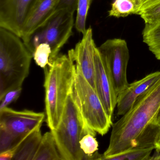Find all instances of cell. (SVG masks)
Wrapping results in <instances>:
<instances>
[{
	"label": "cell",
	"mask_w": 160,
	"mask_h": 160,
	"mask_svg": "<svg viewBox=\"0 0 160 160\" xmlns=\"http://www.w3.org/2000/svg\"><path fill=\"white\" fill-rule=\"evenodd\" d=\"M160 110V78L139 96L132 107L112 125L109 145L101 160L132 148L138 137L151 123L155 122Z\"/></svg>",
	"instance_id": "1"
},
{
	"label": "cell",
	"mask_w": 160,
	"mask_h": 160,
	"mask_svg": "<svg viewBox=\"0 0 160 160\" xmlns=\"http://www.w3.org/2000/svg\"><path fill=\"white\" fill-rule=\"evenodd\" d=\"M44 87L46 122L50 130L59 124L68 96L72 92L76 64L71 54L59 55L44 68Z\"/></svg>",
	"instance_id": "2"
},
{
	"label": "cell",
	"mask_w": 160,
	"mask_h": 160,
	"mask_svg": "<svg viewBox=\"0 0 160 160\" xmlns=\"http://www.w3.org/2000/svg\"><path fill=\"white\" fill-rule=\"evenodd\" d=\"M32 58L22 38L0 28V98L22 88L29 74Z\"/></svg>",
	"instance_id": "3"
},
{
	"label": "cell",
	"mask_w": 160,
	"mask_h": 160,
	"mask_svg": "<svg viewBox=\"0 0 160 160\" xmlns=\"http://www.w3.org/2000/svg\"><path fill=\"white\" fill-rule=\"evenodd\" d=\"M50 131L63 160H90L91 155L83 152L79 142L86 134L95 136L96 132L83 119L72 92L68 96L59 124Z\"/></svg>",
	"instance_id": "4"
},
{
	"label": "cell",
	"mask_w": 160,
	"mask_h": 160,
	"mask_svg": "<svg viewBox=\"0 0 160 160\" xmlns=\"http://www.w3.org/2000/svg\"><path fill=\"white\" fill-rule=\"evenodd\" d=\"M73 15L66 10L56 11L32 32L22 37L24 43L32 54L41 44H45L51 48L52 54L49 59L50 64L48 66L53 63L72 34L75 25Z\"/></svg>",
	"instance_id": "5"
},
{
	"label": "cell",
	"mask_w": 160,
	"mask_h": 160,
	"mask_svg": "<svg viewBox=\"0 0 160 160\" xmlns=\"http://www.w3.org/2000/svg\"><path fill=\"white\" fill-rule=\"evenodd\" d=\"M72 94L87 125L102 136L113 125L96 90L76 67Z\"/></svg>",
	"instance_id": "6"
},
{
	"label": "cell",
	"mask_w": 160,
	"mask_h": 160,
	"mask_svg": "<svg viewBox=\"0 0 160 160\" xmlns=\"http://www.w3.org/2000/svg\"><path fill=\"white\" fill-rule=\"evenodd\" d=\"M44 112L18 111L7 107L0 109V153L14 149L45 119Z\"/></svg>",
	"instance_id": "7"
},
{
	"label": "cell",
	"mask_w": 160,
	"mask_h": 160,
	"mask_svg": "<svg viewBox=\"0 0 160 160\" xmlns=\"http://www.w3.org/2000/svg\"><path fill=\"white\" fill-rule=\"evenodd\" d=\"M98 48L107 63L118 95L129 85L127 69L130 53L127 42L118 38L108 39Z\"/></svg>",
	"instance_id": "8"
},
{
	"label": "cell",
	"mask_w": 160,
	"mask_h": 160,
	"mask_svg": "<svg viewBox=\"0 0 160 160\" xmlns=\"http://www.w3.org/2000/svg\"><path fill=\"white\" fill-rule=\"evenodd\" d=\"M37 0H0V28L21 38L26 21Z\"/></svg>",
	"instance_id": "9"
},
{
	"label": "cell",
	"mask_w": 160,
	"mask_h": 160,
	"mask_svg": "<svg viewBox=\"0 0 160 160\" xmlns=\"http://www.w3.org/2000/svg\"><path fill=\"white\" fill-rule=\"evenodd\" d=\"M95 90L110 118L117 105L118 94L107 63L96 47L95 49Z\"/></svg>",
	"instance_id": "10"
},
{
	"label": "cell",
	"mask_w": 160,
	"mask_h": 160,
	"mask_svg": "<svg viewBox=\"0 0 160 160\" xmlns=\"http://www.w3.org/2000/svg\"><path fill=\"white\" fill-rule=\"evenodd\" d=\"M96 46L90 27L83 34L82 40L78 42L74 49L68 52L71 54L76 67L95 90V49Z\"/></svg>",
	"instance_id": "11"
},
{
	"label": "cell",
	"mask_w": 160,
	"mask_h": 160,
	"mask_svg": "<svg viewBox=\"0 0 160 160\" xmlns=\"http://www.w3.org/2000/svg\"><path fill=\"white\" fill-rule=\"evenodd\" d=\"M160 78V71L151 73L140 80L131 84L118 96L117 114H125L136 101L137 99L149 90Z\"/></svg>",
	"instance_id": "12"
},
{
	"label": "cell",
	"mask_w": 160,
	"mask_h": 160,
	"mask_svg": "<svg viewBox=\"0 0 160 160\" xmlns=\"http://www.w3.org/2000/svg\"><path fill=\"white\" fill-rule=\"evenodd\" d=\"M60 0H37L22 32L21 38L28 35L46 21L56 11Z\"/></svg>",
	"instance_id": "13"
},
{
	"label": "cell",
	"mask_w": 160,
	"mask_h": 160,
	"mask_svg": "<svg viewBox=\"0 0 160 160\" xmlns=\"http://www.w3.org/2000/svg\"><path fill=\"white\" fill-rule=\"evenodd\" d=\"M41 128L31 133L14 149L12 160H33L42 138Z\"/></svg>",
	"instance_id": "14"
},
{
	"label": "cell",
	"mask_w": 160,
	"mask_h": 160,
	"mask_svg": "<svg viewBox=\"0 0 160 160\" xmlns=\"http://www.w3.org/2000/svg\"><path fill=\"white\" fill-rule=\"evenodd\" d=\"M33 160H63L51 131L42 136Z\"/></svg>",
	"instance_id": "15"
},
{
	"label": "cell",
	"mask_w": 160,
	"mask_h": 160,
	"mask_svg": "<svg viewBox=\"0 0 160 160\" xmlns=\"http://www.w3.org/2000/svg\"><path fill=\"white\" fill-rule=\"evenodd\" d=\"M142 37L150 51L160 60V19L153 24H145Z\"/></svg>",
	"instance_id": "16"
},
{
	"label": "cell",
	"mask_w": 160,
	"mask_h": 160,
	"mask_svg": "<svg viewBox=\"0 0 160 160\" xmlns=\"http://www.w3.org/2000/svg\"><path fill=\"white\" fill-rule=\"evenodd\" d=\"M139 0H114L108 12L109 17L120 18L131 15H138Z\"/></svg>",
	"instance_id": "17"
},
{
	"label": "cell",
	"mask_w": 160,
	"mask_h": 160,
	"mask_svg": "<svg viewBox=\"0 0 160 160\" xmlns=\"http://www.w3.org/2000/svg\"><path fill=\"white\" fill-rule=\"evenodd\" d=\"M160 130V125L156 122L148 125L135 140L132 148H155V140Z\"/></svg>",
	"instance_id": "18"
},
{
	"label": "cell",
	"mask_w": 160,
	"mask_h": 160,
	"mask_svg": "<svg viewBox=\"0 0 160 160\" xmlns=\"http://www.w3.org/2000/svg\"><path fill=\"white\" fill-rule=\"evenodd\" d=\"M154 148H133L125 152L114 156H109L105 160H149L151 153Z\"/></svg>",
	"instance_id": "19"
},
{
	"label": "cell",
	"mask_w": 160,
	"mask_h": 160,
	"mask_svg": "<svg viewBox=\"0 0 160 160\" xmlns=\"http://www.w3.org/2000/svg\"><path fill=\"white\" fill-rule=\"evenodd\" d=\"M92 1V0H78L75 26L77 30L83 34L87 31L86 21Z\"/></svg>",
	"instance_id": "20"
},
{
	"label": "cell",
	"mask_w": 160,
	"mask_h": 160,
	"mask_svg": "<svg viewBox=\"0 0 160 160\" xmlns=\"http://www.w3.org/2000/svg\"><path fill=\"white\" fill-rule=\"evenodd\" d=\"M51 54V48L45 44H41L36 47L32 55L36 64L44 69L50 64L49 59Z\"/></svg>",
	"instance_id": "21"
},
{
	"label": "cell",
	"mask_w": 160,
	"mask_h": 160,
	"mask_svg": "<svg viewBox=\"0 0 160 160\" xmlns=\"http://www.w3.org/2000/svg\"><path fill=\"white\" fill-rule=\"evenodd\" d=\"M79 144L83 152L88 155H92L98 151V141L95 136L90 134L84 136L80 140Z\"/></svg>",
	"instance_id": "22"
},
{
	"label": "cell",
	"mask_w": 160,
	"mask_h": 160,
	"mask_svg": "<svg viewBox=\"0 0 160 160\" xmlns=\"http://www.w3.org/2000/svg\"><path fill=\"white\" fill-rule=\"evenodd\" d=\"M145 24H152L160 19V4L146 10L140 14Z\"/></svg>",
	"instance_id": "23"
},
{
	"label": "cell",
	"mask_w": 160,
	"mask_h": 160,
	"mask_svg": "<svg viewBox=\"0 0 160 160\" xmlns=\"http://www.w3.org/2000/svg\"><path fill=\"white\" fill-rule=\"evenodd\" d=\"M22 90V88L12 90L0 98V109L7 107L9 105L16 101L19 98Z\"/></svg>",
	"instance_id": "24"
},
{
	"label": "cell",
	"mask_w": 160,
	"mask_h": 160,
	"mask_svg": "<svg viewBox=\"0 0 160 160\" xmlns=\"http://www.w3.org/2000/svg\"><path fill=\"white\" fill-rule=\"evenodd\" d=\"M78 0H60L56 11L66 10L72 13H74L77 10Z\"/></svg>",
	"instance_id": "25"
},
{
	"label": "cell",
	"mask_w": 160,
	"mask_h": 160,
	"mask_svg": "<svg viewBox=\"0 0 160 160\" xmlns=\"http://www.w3.org/2000/svg\"><path fill=\"white\" fill-rule=\"evenodd\" d=\"M14 149L8 150L0 153V160H12L14 154Z\"/></svg>",
	"instance_id": "26"
},
{
	"label": "cell",
	"mask_w": 160,
	"mask_h": 160,
	"mask_svg": "<svg viewBox=\"0 0 160 160\" xmlns=\"http://www.w3.org/2000/svg\"><path fill=\"white\" fill-rule=\"evenodd\" d=\"M155 149L160 150V130L155 140Z\"/></svg>",
	"instance_id": "27"
},
{
	"label": "cell",
	"mask_w": 160,
	"mask_h": 160,
	"mask_svg": "<svg viewBox=\"0 0 160 160\" xmlns=\"http://www.w3.org/2000/svg\"><path fill=\"white\" fill-rule=\"evenodd\" d=\"M156 150V152L152 156H150L149 160H160V150Z\"/></svg>",
	"instance_id": "28"
},
{
	"label": "cell",
	"mask_w": 160,
	"mask_h": 160,
	"mask_svg": "<svg viewBox=\"0 0 160 160\" xmlns=\"http://www.w3.org/2000/svg\"><path fill=\"white\" fill-rule=\"evenodd\" d=\"M155 122L160 126V111H159V113H158L157 118H156Z\"/></svg>",
	"instance_id": "29"
}]
</instances>
